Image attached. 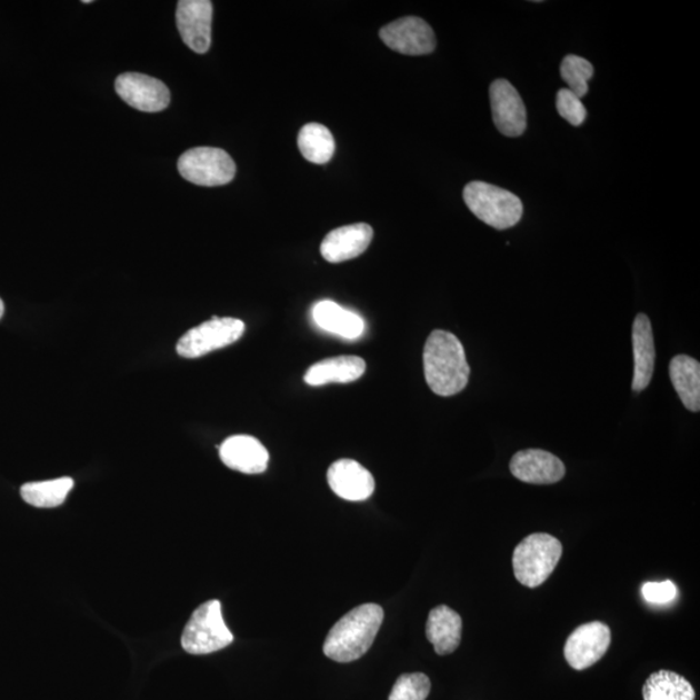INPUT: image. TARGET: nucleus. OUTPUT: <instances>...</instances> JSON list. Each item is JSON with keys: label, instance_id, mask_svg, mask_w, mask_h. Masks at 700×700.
<instances>
[{"label": "nucleus", "instance_id": "nucleus-23", "mask_svg": "<svg viewBox=\"0 0 700 700\" xmlns=\"http://www.w3.org/2000/svg\"><path fill=\"white\" fill-rule=\"evenodd\" d=\"M74 481L60 478L47 481L28 482L21 487L22 500L36 508L51 509L64 503Z\"/></svg>", "mask_w": 700, "mask_h": 700}, {"label": "nucleus", "instance_id": "nucleus-6", "mask_svg": "<svg viewBox=\"0 0 700 700\" xmlns=\"http://www.w3.org/2000/svg\"><path fill=\"white\" fill-rule=\"evenodd\" d=\"M178 170L186 181L204 187L228 184L236 178L237 166L231 156L213 147L186 151L178 160Z\"/></svg>", "mask_w": 700, "mask_h": 700}, {"label": "nucleus", "instance_id": "nucleus-25", "mask_svg": "<svg viewBox=\"0 0 700 700\" xmlns=\"http://www.w3.org/2000/svg\"><path fill=\"white\" fill-rule=\"evenodd\" d=\"M594 74V67L588 60L568 54L560 64V76L568 84V90L580 99L586 97L589 88L588 82Z\"/></svg>", "mask_w": 700, "mask_h": 700}, {"label": "nucleus", "instance_id": "nucleus-14", "mask_svg": "<svg viewBox=\"0 0 700 700\" xmlns=\"http://www.w3.org/2000/svg\"><path fill=\"white\" fill-rule=\"evenodd\" d=\"M327 480L332 492L342 500L360 502L369 500L376 490L370 471L353 459H340L330 466Z\"/></svg>", "mask_w": 700, "mask_h": 700}, {"label": "nucleus", "instance_id": "nucleus-5", "mask_svg": "<svg viewBox=\"0 0 700 700\" xmlns=\"http://www.w3.org/2000/svg\"><path fill=\"white\" fill-rule=\"evenodd\" d=\"M182 648L192 656H207L228 648L233 641L222 617L221 602L208 601L193 611L182 634Z\"/></svg>", "mask_w": 700, "mask_h": 700}, {"label": "nucleus", "instance_id": "nucleus-27", "mask_svg": "<svg viewBox=\"0 0 700 700\" xmlns=\"http://www.w3.org/2000/svg\"><path fill=\"white\" fill-rule=\"evenodd\" d=\"M557 111L560 117L573 127H580L587 119V109L579 97L568 89H560L557 93Z\"/></svg>", "mask_w": 700, "mask_h": 700}, {"label": "nucleus", "instance_id": "nucleus-8", "mask_svg": "<svg viewBox=\"0 0 700 700\" xmlns=\"http://www.w3.org/2000/svg\"><path fill=\"white\" fill-rule=\"evenodd\" d=\"M611 644V630L601 621H591L576 628L564 644L567 663L576 671L594 666L604 657Z\"/></svg>", "mask_w": 700, "mask_h": 700}, {"label": "nucleus", "instance_id": "nucleus-30", "mask_svg": "<svg viewBox=\"0 0 700 700\" xmlns=\"http://www.w3.org/2000/svg\"><path fill=\"white\" fill-rule=\"evenodd\" d=\"M82 3H83V4H91V3H92V0H83V2H82Z\"/></svg>", "mask_w": 700, "mask_h": 700}, {"label": "nucleus", "instance_id": "nucleus-11", "mask_svg": "<svg viewBox=\"0 0 700 700\" xmlns=\"http://www.w3.org/2000/svg\"><path fill=\"white\" fill-rule=\"evenodd\" d=\"M389 49L410 57L432 53L436 49L433 30L423 19L408 16L388 23L379 33Z\"/></svg>", "mask_w": 700, "mask_h": 700}, {"label": "nucleus", "instance_id": "nucleus-1", "mask_svg": "<svg viewBox=\"0 0 700 700\" xmlns=\"http://www.w3.org/2000/svg\"><path fill=\"white\" fill-rule=\"evenodd\" d=\"M424 377L434 394L450 397L469 384L470 366L462 342L454 333L434 330L423 352Z\"/></svg>", "mask_w": 700, "mask_h": 700}, {"label": "nucleus", "instance_id": "nucleus-22", "mask_svg": "<svg viewBox=\"0 0 700 700\" xmlns=\"http://www.w3.org/2000/svg\"><path fill=\"white\" fill-rule=\"evenodd\" d=\"M642 696L644 700H696V690L679 673L658 671L646 680Z\"/></svg>", "mask_w": 700, "mask_h": 700}, {"label": "nucleus", "instance_id": "nucleus-10", "mask_svg": "<svg viewBox=\"0 0 700 700\" xmlns=\"http://www.w3.org/2000/svg\"><path fill=\"white\" fill-rule=\"evenodd\" d=\"M177 28L182 41L197 53L212 44L213 3L209 0H181L177 4Z\"/></svg>", "mask_w": 700, "mask_h": 700}, {"label": "nucleus", "instance_id": "nucleus-28", "mask_svg": "<svg viewBox=\"0 0 700 700\" xmlns=\"http://www.w3.org/2000/svg\"><path fill=\"white\" fill-rule=\"evenodd\" d=\"M679 594V590L671 580L661 582H646L642 587L644 601L651 604L664 606L672 603Z\"/></svg>", "mask_w": 700, "mask_h": 700}, {"label": "nucleus", "instance_id": "nucleus-15", "mask_svg": "<svg viewBox=\"0 0 700 700\" xmlns=\"http://www.w3.org/2000/svg\"><path fill=\"white\" fill-rule=\"evenodd\" d=\"M373 230L368 223L342 226L327 233L322 241L321 253L331 263L353 260L371 244Z\"/></svg>", "mask_w": 700, "mask_h": 700}, {"label": "nucleus", "instance_id": "nucleus-13", "mask_svg": "<svg viewBox=\"0 0 700 700\" xmlns=\"http://www.w3.org/2000/svg\"><path fill=\"white\" fill-rule=\"evenodd\" d=\"M510 471L518 480L534 486H549L562 480L566 466L560 459L541 449L518 451L511 458Z\"/></svg>", "mask_w": 700, "mask_h": 700}, {"label": "nucleus", "instance_id": "nucleus-9", "mask_svg": "<svg viewBox=\"0 0 700 700\" xmlns=\"http://www.w3.org/2000/svg\"><path fill=\"white\" fill-rule=\"evenodd\" d=\"M117 96L140 112L156 113L170 104L168 86L158 78L142 73H123L116 78Z\"/></svg>", "mask_w": 700, "mask_h": 700}, {"label": "nucleus", "instance_id": "nucleus-12", "mask_svg": "<svg viewBox=\"0 0 700 700\" xmlns=\"http://www.w3.org/2000/svg\"><path fill=\"white\" fill-rule=\"evenodd\" d=\"M490 106L493 121L501 134L517 138L527 129V109L519 92L506 80H497L490 84Z\"/></svg>", "mask_w": 700, "mask_h": 700}, {"label": "nucleus", "instance_id": "nucleus-16", "mask_svg": "<svg viewBox=\"0 0 700 700\" xmlns=\"http://www.w3.org/2000/svg\"><path fill=\"white\" fill-rule=\"evenodd\" d=\"M220 457L224 466L239 472L254 474L267 471L269 451L252 436H231L222 442Z\"/></svg>", "mask_w": 700, "mask_h": 700}, {"label": "nucleus", "instance_id": "nucleus-24", "mask_svg": "<svg viewBox=\"0 0 700 700\" xmlns=\"http://www.w3.org/2000/svg\"><path fill=\"white\" fill-rule=\"evenodd\" d=\"M299 150L303 158L313 163H326L334 153L331 131L321 123H308L299 132Z\"/></svg>", "mask_w": 700, "mask_h": 700}, {"label": "nucleus", "instance_id": "nucleus-18", "mask_svg": "<svg viewBox=\"0 0 700 700\" xmlns=\"http://www.w3.org/2000/svg\"><path fill=\"white\" fill-rule=\"evenodd\" d=\"M426 636L436 653L449 656L462 640V618L448 606H438L428 614Z\"/></svg>", "mask_w": 700, "mask_h": 700}, {"label": "nucleus", "instance_id": "nucleus-21", "mask_svg": "<svg viewBox=\"0 0 700 700\" xmlns=\"http://www.w3.org/2000/svg\"><path fill=\"white\" fill-rule=\"evenodd\" d=\"M669 377L684 408L700 410V363L689 356L680 354L669 363Z\"/></svg>", "mask_w": 700, "mask_h": 700}, {"label": "nucleus", "instance_id": "nucleus-3", "mask_svg": "<svg viewBox=\"0 0 700 700\" xmlns=\"http://www.w3.org/2000/svg\"><path fill=\"white\" fill-rule=\"evenodd\" d=\"M562 554V543L554 536L533 533L513 550V573L521 586L539 588L554 572Z\"/></svg>", "mask_w": 700, "mask_h": 700}, {"label": "nucleus", "instance_id": "nucleus-2", "mask_svg": "<svg viewBox=\"0 0 700 700\" xmlns=\"http://www.w3.org/2000/svg\"><path fill=\"white\" fill-rule=\"evenodd\" d=\"M384 611L379 604L366 603L356 607L332 627L326 637L323 652L338 663H350L368 652L376 641Z\"/></svg>", "mask_w": 700, "mask_h": 700}, {"label": "nucleus", "instance_id": "nucleus-20", "mask_svg": "<svg viewBox=\"0 0 700 700\" xmlns=\"http://www.w3.org/2000/svg\"><path fill=\"white\" fill-rule=\"evenodd\" d=\"M311 313L319 329L337 337L353 340L362 337L364 331L363 319L353 311L341 308L337 302L329 300L318 302Z\"/></svg>", "mask_w": 700, "mask_h": 700}, {"label": "nucleus", "instance_id": "nucleus-17", "mask_svg": "<svg viewBox=\"0 0 700 700\" xmlns=\"http://www.w3.org/2000/svg\"><path fill=\"white\" fill-rule=\"evenodd\" d=\"M634 376L632 389L642 392L649 387L656 368V342H653L652 326L646 314H638L632 330Z\"/></svg>", "mask_w": 700, "mask_h": 700}, {"label": "nucleus", "instance_id": "nucleus-7", "mask_svg": "<svg viewBox=\"0 0 700 700\" xmlns=\"http://www.w3.org/2000/svg\"><path fill=\"white\" fill-rule=\"evenodd\" d=\"M244 331L246 324L240 319L213 317L187 331L178 341L177 353L184 358H199L233 344Z\"/></svg>", "mask_w": 700, "mask_h": 700}, {"label": "nucleus", "instance_id": "nucleus-19", "mask_svg": "<svg viewBox=\"0 0 700 700\" xmlns=\"http://www.w3.org/2000/svg\"><path fill=\"white\" fill-rule=\"evenodd\" d=\"M366 371V362L360 357L341 356L326 358L306 373L303 380L309 386L318 387L331 383H352L360 379Z\"/></svg>", "mask_w": 700, "mask_h": 700}, {"label": "nucleus", "instance_id": "nucleus-4", "mask_svg": "<svg viewBox=\"0 0 700 700\" xmlns=\"http://www.w3.org/2000/svg\"><path fill=\"white\" fill-rule=\"evenodd\" d=\"M463 199L480 221L497 230H508L523 217V202L501 187L473 181L464 187Z\"/></svg>", "mask_w": 700, "mask_h": 700}, {"label": "nucleus", "instance_id": "nucleus-29", "mask_svg": "<svg viewBox=\"0 0 700 700\" xmlns=\"http://www.w3.org/2000/svg\"><path fill=\"white\" fill-rule=\"evenodd\" d=\"M4 314V302L0 299V319H2Z\"/></svg>", "mask_w": 700, "mask_h": 700}, {"label": "nucleus", "instance_id": "nucleus-26", "mask_svg": "<svg viewBox=\"0 0 700 700\" xmlns=\"http://www.w3.org/2000/svg\"><path fill=\"white\" fill-rule=\"evenodd\" d=\"M431 680L424 673H407L399 677L389 700H426L430 696Z\"/></svg>", "mask_w": 700, "mask_h": 700}]
</instances>
